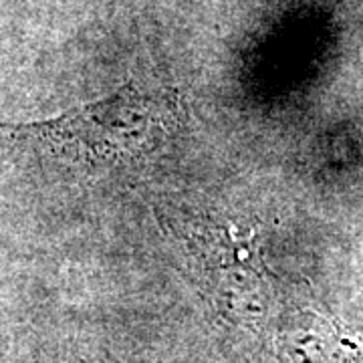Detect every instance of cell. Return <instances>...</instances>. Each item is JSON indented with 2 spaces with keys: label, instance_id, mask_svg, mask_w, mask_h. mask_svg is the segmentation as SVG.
Returning <instances> with one entry per match:
<instances>
[{
  "label": "cell",
  "instance_id": "cell-1",
  "mask_svg": "<svg viewBox=\"0 0 363 363\" xmlns=\"http://www.w3.org/2000/svg\"><path fill=\"white\" fill-rule=\"evenodd\" d=\"M184 107L176 89L125 81L111 95L61 116L0 123V138L55 166L79 172L130 166L152 156L180 128Z\"/></svg>",
  "mask_w": 363,
  "mask_h": 363
},
{
  "label": "cell",
  "instance_id": "cell-2",
  "mask_svg": "<svg viewBox=\"0 0 363 363\" xmlns=\"http://www.w3.org/2000/svg\"><path fill=\"white\" fill-rule=\"evenodd\" d=\"M166 222L214 313L228 323L259 329L272 305L271 271L259 234L188 208L168 212Z\"/></svg>",
  "mask_w": 363,
  "mask_h": 363
},
{
  "label": "cell",
  "instance_id": "cell-3",
  "mask_svg": "<svg viewBox=\"0 0 363 363\" xmlns=\"http://www.w3.org/2000/svg\"><path fill=\"white\" fill-rule=\"evenodd\" d=\"M313 325L293 333L283 345L286 363H363V345L339 327L313 315Z\"/></svg>",
  "mask_w": 363,
  "mask_h": 363
}]
</instances>
